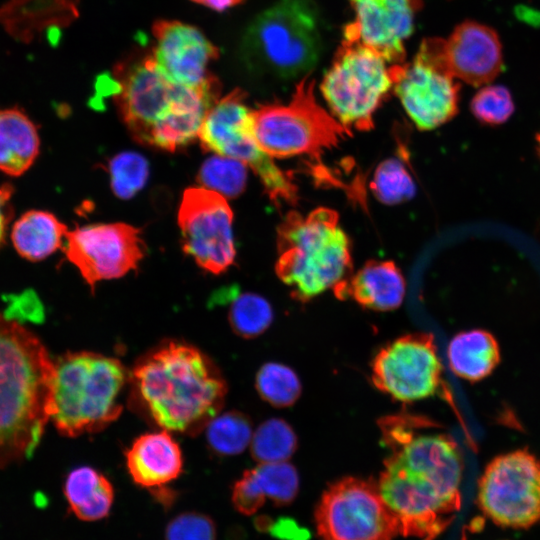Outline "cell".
I'll list each match as a JSON object with an SVG mask.
<instances>
[{"mask_svg":"<svg viewBox=\"0 0 540 540\" xmlns=\"http://www.w3.org/2000/svg\"><path fill=\"white\" fill-rule=\"evenodd\" d=\"M246 97L242 89L236 88L210 107L198 133L201 146L206 151L246 164L258 176L275 204L294 205L298 200V188L291 176L259 147Z\"/></svg>","mask_w":540,"mask_h":540,"instance_id":"obj_10","label":"cell"},{"mask_svg":"<svg viewBox=\"0 0 540 540\" xmlns=\"http://www.w3.org/2000/svg\"><path fill=\"white\" fill-rule=\"evenodd\" d=\"M315 519L321 540H392L399 534L378 485L356 477L343 478L325 490Z\"/></svg>","mask_w":540,"mask_h":540,"instance_id":"obj_12","label":"cell"},{"mask_svg":"<svg viewBox=\"0 0 540 540\" xmlns=\"http://www.w3.org/2000/svg\"><path fill=\"white\" fill-rule=\"evenodd\" d=\"M54 368L50 419L62 435L96 433L120 416L128 374L118 359L71 352L58 358Z\"/></svg>","mask_w":540,"mask_h":540,"instance_id":"obj_6","label":"cell"},{"mask_svg":"<svg viewBox=\"0 0 540 540\" xmlns=\"http://www.w3.org/2000/svg\"><path fill=\"white\" fill-rule=\"evenodd\" d=\"M441 376V362L429 333L401 336L382 347L372 361L373 385L403 403L435 395Z\"/></svg>","mask_w":540,"mask_h":540,"instance_id":"obj_14","label":"cell"},{"mask_svg":"<svg viewBox=\"0 0 540 540\" xmlns=\"http://www.w3.org/2000/svg\"><path fill=\"white\" fill-rule=\"evenodd\" d=\"M447 358L455 375L470 382H477L494 371L500 362V350L491 333L472 329L460 332L451 339Z\"/></svg>","mask_w":540,"mask_h":540,"instance_id":"obj_24","label":"cell"},{"mask_svg":"<svg viewBox=\"0 0 540 540\" xmlns=\"http://www.w3.org/2000/svg\"><path fill=\"white\" fill-rule=\"evenodd\" d=\"M309 74L297 83L288 103H269L252 110V129L259 147L270 157H319L351 135L320 106Z\"/></svg>","mask_w":540,"mask_h":540,"instance_id":"obj_8","label":"cell"},{"mask_svg":"<svg viewBox=\"0 0 540 540\" xmlns=\"http://www.w3.org/2000/svg\"><path fill=\"white\" fill-rule=\"evenodd\" d=\"M378 426L390 453L377 485L399 534L435 540L461 508L459 448L448 435L423 432L433 424L422 416L389 415Z\"/></svg>","mask_w":540,"mask_h":540,"instance_id":"obj_1","label":"cell"},{"mask_svg":"<svg viewBox=\"0 0 540 540\" xmlns=\"http://www.w3.org/2000/svg\"><path fill=\"white\" fill-rule=\"evenodd\" d=\"M40 141L34 123L17 108L0 110V171L20 176L39 153Z\"/></svg>","mask_w":540,"mask_h":540,"instance_id":"obj_23","label":"cell"},{"mask_svg":"<svg viewBox=\"0 0 540 540\" xmlns=\"http://www.w3.org/2000/svg\"><path fill=\"white\" fill-rule=\"evenodd\" d=\"M299 491L296 468L288 463H259L243 472L232 487L231 500L241 514L256 513L268 498L278 506L290 504Z\"/></svg>","mask_w":540,"mask_h":540,"instance_id":"obj_21","label":"cell"},{"mask_svg":"<svg viewBox=\"0 0 540 540\" xmlns=\"http://www.w3.org/2000/svg\"><path fill=\"white\" fill-rule=\"evenodd\" d=\"M110 186L114 194L123 200L132 198L146 184L149 163L136 152H121L112 157L107 165Z\"/></svg>","mask_w":540,"mask_h":540,"instance_id":"obj_34","label":"cell"},{"mask_svg":"<svg viewBox=\"0 0 540 540\" xmlns=\"http://www.w3.org/2000/svg\"><path fill=\"white\" fill-rule=\"evenodd\" d=\"M255 386L260 397L276 408L292 406L301 395V382L290 367L269 362L257 372Z\"/></svg>","mask_w":540,"mask_h":540,"instance_id":"obj_33","label":"cell"},{"mask_svg":"<svg viewBox=\"0 0 540 540\" xmlns=\"http://www.w3.org/2000/svg\"><path fill=\"white\" fill-rule=\"evenodd\" d=\"M321 49L319 13L311 0H278L252 21L241 47L252 69L284 79L307 74Z\"/></svg>","mask_w":540,"mask_h":540,"instance_id":"obj_7","label":"cell"},{"mask_svg":"<svg viewBox=\"0 0 540 540\" xmlns=\"http://www.w3.org/2000/svg\"><path fill=\"white\" fill-rule=\"evenodd\" d=\"M195 3H198L200 5H203L207 8L216 10V11H223L227 8L233 7L243 0H191Z\"/></svg>","mask_w":540,"mask_h":540,"instance_id":"obj_38","label":"cell"},{"mask_svg":"<svg viewBox=\"0 0 540 540\" xmlns=\"http://www.w3.org/2000/svg\"><path fill=\"white\" fill-rule=\"evenodd\" d=\"M445 67L454 77L481 86L495 79L503 68L502 45L491 27L467 20L442 39Z\"/></svg>","mask_w":540,"mask_h":540,"instance_id":"obj_19","label":"cell"},{"mask_svg":"<svg viewBox=\"0 0 540 540\" xmlns=\"http://www.w3.org/2000/svg\"><path fill=\"white\" fill-rule=\"evenodd\" d=\"M393 76L394 92L419 129L437 128L458 113L460 85L441 66L416 55L411 63L393 64Z\"/></svg>","mask_w":540,"mask_h":540,"instance_id":"obj_16","label":"cell"},{"mask_svg":"<svg viewBox=\"0 0 540 540\" xmlns=\"http://www.w3.org/2000/svg\"><path fill=\"white\" fill-rule=\"evenodd\" d=\"M115 79L114 102L133 139L169 152L198 137L220 89L216 77L198 88L174 84L157 68L151 54L118 65Z\"/></svg>","mask_w":540,"mask_h":540,"instance_id":"obj_3","label":"cell"},{"mask_svg":"<svg viewBox=\"0 0 540 540\" xmlns=\"http://www.w3.org/2000/svg\"><path fill=\"white\" fill-rule=\"evenodd\" d=\"M232 223L225 197L203 187L184 191L178 210L182 249L203 270L220 274L234 263Z\"/></svg>","mask_w":540,"mask_h":540,"instance_id":"obj_13","label":"cell"},{"mask_svg":"<svg viewBox=\"0 0 540 540\" xmlns=\"http://www.w3.org/2000/svg\"><path fill=\"white\" fill-rule=\"evenodd\" d=\"M275 271L293 299L305 303L352 274L350 241L336 211L288 212L277 227Z\"/></svg>","mask_w":540,"mask_h":540,"instance_id":"obj_5","label":"cell"},{"mask_svg":"<svg viewBox=\"0 0 540 540\" xmlns=\"http://www.w3.org/2000/svg\"><path fill=\"white\" fill-rule=\"evenodd\" d=\"M405 148L402 155L382 161L376 168L370 188L384 204L394 205L410 200L416 192L413 178L406 166Z\"/></svg>","mask_w":540,"mask_h":540,"instance_id":"obj_30","label":"cell"},{"mask_svg":"<svg viewBox=\"0 0 540 540\" xmlns=\"http://www.w3.org/2000/svg\"><path fill=\"white\" fill-rule=\"evenodd\" d=\"M470 110L476 120L489 126L505 123L515 110L512 95L503 85H485L470 102Z\"/></svg>","mask_w":540,"mask_h":540,"instance_id":"obj_35","label":"cell"},{"mask_svg":"<svg viewBox=\"0 0 540 540\" xmlns=\"http://www.w3.org/2000/svg\"><path fill=\"white\" fill-rule=\"evenodd\" d=\"M536 148H537V152L539 154V157H540V132L536 135Z\"/></svg>","mask_w":540,"mask_h":540,"instance_id":"obj_39","label":"cell"},{"mask_svg":"<svg viewBox=\"0 0 540 540\" xmlns=\"http://www.w3.org/2000/svg\"><path fill=\"white\" fill-rule=\"evenodd\" d=\"M355 40L344 39L320 85L331 114L349 132L373 128V116L393 88V64Z\"/></svg>","mask_w":540,"mask_h":540,"instance_id":"obj_9","label":"cell"},{"mask_svg":"<svg viewBox=\"0 0 540 540\" xmlns=\"http://www.w3.org/2000/svg\"><path fill=\"white\" fill-rule=\"evenodd\" d=\"M67 231L52 213L30 210L14 223L11 239L20 256L35 262L59 249Z\"/></svg>","mask_w":540,"mask_h":540,"instance_id":"obj_27","label":"cell"},{"mask_svg":"<svg viewBox=\"0 0 540 540\" xmlns=\"http://www.w3.org/2000/svg\"><path fill=\"white\" fill-rule=\"evenodd\" d=\"M247 165L222 155H214L201 165L196 180L206 189L227 198L243 193L247 182Z\"/></svg>","mask_w":540,"mask_h":540,"instance_id":"obj_32","label":"cell"},{"mask_svg":"<svg viewBox=\"0 0 540 540\" xmlns=\"http://www.w3.org/2000/svg\"><path fill=\"white\" fill-rule=\"evenodd\" d=\"M333 290L339 299L349 298L363 308L386 312L402 304L406 286L394 262L370 260Z\"/></svg>","mask_w":540,"mask_h":540,"instance_id":"obj_22","label":"cell"},{"mask_svg":"<svg viewBox=\"0 0 540 540\" xmlns=\"http://www.w3.org/2000/svg\"><path fill=\"white\" fill-rule=\"evenodd\" d=\"M477 503L498 526L526 529L540 521V460L526 449L501 454L478 481Z\"/></svg>","mask_w":540,"mask_h":540,"instance_id":"obj_11","label":"cell"},{"mask_svg":"<svg viewBox=\"0 0 540 540\" xmlns=\"http://www.w3.org/2000/svg\"><path fill=\"white\" fill-rule=\"evenodd\" d=\"M130 377L134 403L168 432H201L219 414L227 394L226 382L211 359L177 341L142 356Z\"/></svg>","mask_w":540,"mask_h":540,"instance_id":"obj_2","label":"cell"},{"mask_svg":"<svg viewBox=\"0 0 540 540\" xmlns=\"http://www.w3.org/2000/svg\"><path fill=\"white\" fill-rule=\"evenodd\" d=\"M205 430L210 449L219 456L240 454L251 443L253 435L251 421L238 411L218 414Z\"/></svg>","mask_w":540,"mask_h":540,"instance_id":"obj_28","label":"cell"},{"mask_svg":"<svg viewBox=\"0 0 540 540\" xmlns=\"http://www.w3.org/2000/svg\"><path fill=\"white\" fill-rule=\"evenodd\" d=\"M125 458L128 473L138 486L151 490L163 505L172 503L174 495L166 485L182 473L183 456L168 431L139 436L126 451Z\"/></svg>","mask_w":540,"mask_h":540,"instance_id":"obj_20","label":"cell"},{"mask_svg":"<svg viewBox=\"0 0 540 540\" xmlns=\"http://www.w3.org/2000/svg\"><path fill=\"white\" fill-rule=\"evenodd\" d=\"M355 13L343 38L371 49L389 64L405 63L404 41L411 35L421 0H349Z\"/></svg>","mask_w":540,"mask_h":540,"instance_id":"obj_18","label":"cell"},{"mask_svg":"<svg viewBox=\"0 0 540 540\" xmlns=\"http://www.w3.org/2000/svg\"><path fill=\"white\" fill-rule=\"evenodd\" d=\"M228 320L235 334L252 339L269 328L273 321V309L270 303L258 294L234 292Z\"/></svg>","mask_w":540,"mask_h":540,"instance_id":"obj_31","label":"cell"},{"mask_svg":"<svg viewBox=\"0 0 540 540\" xmlns=\"http://www.w3.org/2000/svg\"><path fill=\"white\" fill-rule=\"evenodd\" d=\"M155 46L151 56L161 73L174 84L198 88L215 76L208 71L219 49L197 27L177 20H157L152 26Z\"/></svg>","mask_w":540,"mask_h":540,"instance_id":"obj_17","label":"cell"},{"mask_svg":"<svg viewBox=\"0 0 540 540\" xmlns=\"http://www.w3.org/2000/svg\"><path fill=\"white\" fill-rule=\"evenodd\" d=\"M214 520L203 513L184 512L166 526L165 540H216Z\"/></svg>","mask_w":540,"mask_h":540,"instance_id":"obj_36","label":"cell"},{"mask_svg":"<svg viewBox=\"0 0 540 540\" xmlns=\"http://www.w3.org/2000/svg\"><path fill=\"white\" fill-rule=\"evenodd\" d=\"M72 0H9L0 9V22L11 36L31 41L35 32L52 24H65L59 15H75Z\"/></svg>","mask_w":540,"mask_h":540,"instance_id":"obj_26","label":"cell"},{"mask_svg":"<svg viewBox=\"0 0 540 540\" xmlns=\"http://www.w3.org/2000/svg\"><path fill=\"white\" fill-rule=\"evenodd\" d=\"M63 251L91 289L103 280L137 269L146 246L141 232L126 223L92 224L68 230Z\"/></svg>","mask_w":540,"mask_h":540,"instance_id":"obj_15","label":"cell"},{"mask_svg":"<svg viewBox=\"0 0 540 540\" xmlns=\"http://www.w3.org/2000/svg\"><path fill=\"white\" fill-rule=\"evenodd\" d=\"M297 449V436L283 419L264 421L252 435L250 450L258 463L287 461Z\"/></svg>","mask_w":540,"mask_h":540,"instance_id":"obj_29","label":"cell"},{"mask_svg":"<svg viewBox=\"0 0 540 540\" xmlns=\"http://www.w3.org/2000/svg\"><path fill=\"white\" fill-rule=\"evenodd\" d=\"M11 195L12 187L10 185H0V248L5 242L7 227L13 214L10 205Z\"/></svg>","mask_w":540,"mask_h":540,"instance_id":"obj_37","label":"cell"},{"mask_svg":"<svg viewBox=\"0 0 540 540\" xmlns=\"http://www.w3.org/2000/svg\"><path fill=\"white\" fill-rule=\"evenodd\" d=\"M63 492L69 511L82 521L107 517L114 500L111 482L88 466L75 468L68 474Z\"/></svg>","mask_w":540,"mask_h":540,"instance_id":"obj_25","label":"cell"},{"mask_svg":"<svg viewBox=\"0 0 540 540\" xmlns=\"http://www.w3.org/2000/svg\"><path fill=\"white\" fill-rule=\"evenodd\" d=\"M54 362L28 329L0 315V468L31 456L51 418Z\"/></svg>","mask_w":540,"mask_h":540,"instance_id":"obj_4","label":"cell"}]
</instances>
